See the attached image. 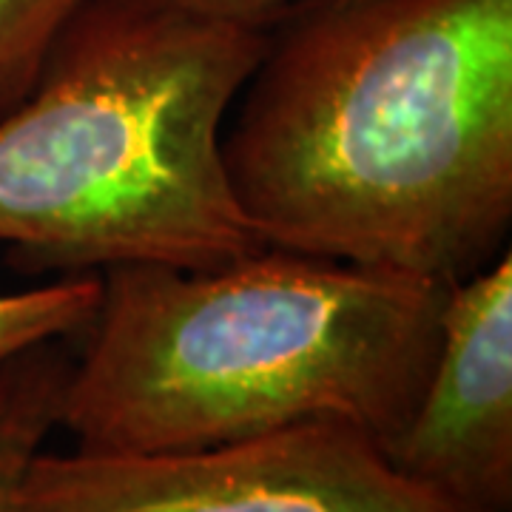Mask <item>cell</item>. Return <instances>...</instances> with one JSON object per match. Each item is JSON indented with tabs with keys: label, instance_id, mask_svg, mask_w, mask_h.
Wrapping results in <instances>:
<instances>
[{
	"label": "cell",
	"instance_id": "obj_2",
	"mask_svg": "<svg viewBox=\"0 0 512 512\" xmlns=\"http://www.w3.org/2000/svg\"><path fill=\"white\" fill-rule=\"evenodd\" d=\"M444 293L276 245L197 271L109 268L57 430L86 453H174L345 421L384 447L427 384Z\"/></svg>",
	"mask_w": 512,
	"mask_h": 512
},
{
	"label": "cell",
	"instance_id": "obj_8",
	"mask_svg": "<svg viewBox=\"0 0 512 512\" xmlns=\"http://www.w3.org/2000/svg\"><path fill=\"white\" fill-rule=\"evenodd\" d=\"M83 0H0V117L32 92Z\"/></svg>",
	"mask_w": 512,
	"mask_h": 512
},
{
	"label": "cell",
	"instance_id": "obj_5",
	"mask_svg": "<svg viewBox=\"0 0 512 512\" xmlns=\"http://www.w3.org/2000/svg\"><path fill=\"white\" fill-rule=\"evenodd\" d=\"M384 453L464 510L512 512L510 248L447 285L427 384Z\"/></svg>",
	"mask_w": 512,
	"mask_h": 512
},
{
	"label": "cell",
	"instance_id": "obj_1",
	"mask_svg": "<svg viewBox=\"0 0 512 512\" xmlns=\"http://www.w3.org/2000/svg\"><path fill=\"white\" fill-rule=\"evenodd\" d=\"M222 154L265 245L458 282L510 248L512 0H330L276 26Z\"/></svg>",
	"mask_w": 512,
	"mask_h": 512
},
{
	"label": "cell",
	"instance_id": "obj_9",
	"mask_svg": "<svg viewBox=\"0 0 512 512\" xmlns=\"http://www.w3.org/2000/svg\"><path fill=\"white\" fill-rule=\"evenodd\" d=\"M146 3H160L168 9H180L222 23H237L245 29L271 35L276 26L330 0H146Z\"/></svg>",
	"mask_w": 512,
	"mask_h": 512
},
{
	"label": "cell",
	"instance_id": "obj_3",
	"mask_svg": "<svg viewBox=\"0 0 512 512\" xmlns=\"http://www.w3.org/2000/svg\"><path fill=\"white\" fill-rule=\"evenodd\" d=\"M268 32L146 0H83L0 117V245L29 274L217 268L265 242L222 140Z\"/></svg>",
	"mask_w": 512,
	"mask_h": 512
},
{
	"label": "cell",
	"instance_id": "obj_7",
	"mask_svg": "<svg viewBox=\"0 0 512 512\" xmlns=\"http://www.w3.org/2000/svg\"><path fill=\"white\" fill-rule=\"evenodd\" d=\"M97 302L100 274L60 276L23 291L0 293V362L43 342L83 333Z\"/></svg>",
	"mask_w": 512,
	"mask_h": 512
},
{
	"label": "cell",
	"instance_id": "obj_6",
	"mask_svg": "<svg viewBox=\"0 0 512 512\" xmlns=\"http://www.w3.org/2000/svg\"><path fill=\"white\" fill-rule=\"evenodd\" d=\"M72 359L60 339L0 362V512H18L29 464L57 430Z\"/></svg>",
	"mask_w": 512,
	"mask_h": 512
},
{
	"label": "cell",
	"instance_id": "obj_4",
	"mask_svg": "<svg viewBox=\"0 0 512 512\" xmlns=\"http://www.w3.org/2000/svg\"><path fill=\"white\" fill-rule=\"evenodd\" d=\"M18 512H470L345 421H305L174 453L32 458Z\"/></svg>",
	"mask_w": 512,
	"mask_h": 512
}]
</instances>
